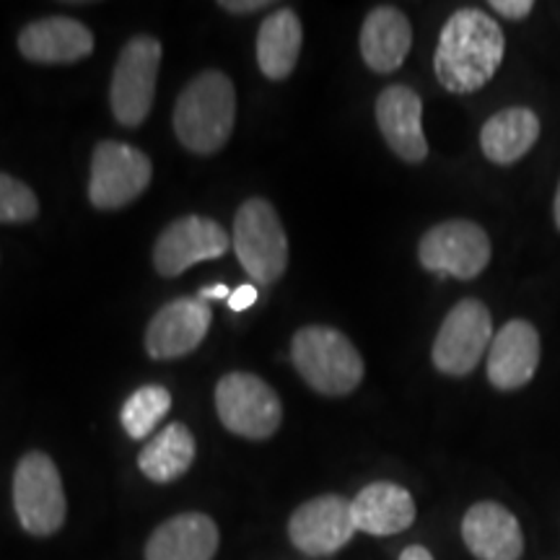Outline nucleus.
Wrapping results in <instances>:
<instances>
[{
    "label": "nucleus",
    "instance_id": "f257e3e1",
    "mask_svg": "<svg viewBox=\"0 0 560 560\" xmlns=\"http://www.w3.org/2000/svg\"><path fill=\"white\" fill-rule=\"evenodd\" d=\"M506 39L493 16L478 9H462L450 16L439 37L433 70L452 94H475L501 68Z\"/></svg>",
    "mask_w": 560,
    "mask_h": 560
},
{
    "label": "nucleus",
    "instance_id": "f03ea898",
    "mask_svg": "<svg viewBox=\"0 0 560 560\" xmlns=\"http://www.w3.org/2000/svg\"><path fill=\"white\" fill-rule=\"evenodd\" d=\"M236 91L221 70H206L187 83L174 107V132L187 151L210 156L234 130Z\"/></svg>",
    "mask_w": 560,
    "mask_h": 560
},
{
    "label": "nucleus",
    "instance_id": "7ed1b4c3",
    "mask_svg": "<svg viewBox=\"0 0 560 560\" xmlns=\"http://www.w3.org/2000/svg\"><path fill=\"white\" fill-rule=\"evenodd\" d=\"M293 366L314 392L327 397L350 395L363 382V359L335 327H301L291 342Z\"/></svg>",
    "mask_w": 560,
    "mask_h": 560
},
{
    "label": "nucleus",
    "instance_id": "20e7f679",
    "mask_svg": "<svg viewBox=\"0 0 560 560\" xmlns=\"http://www.w3.org/2000/svg\"><path fill=\"white\" fill-rule=\"evenodd\" d=\"M13 509L26 535L50 537L66 524L68 501L58 465L45 452H26L13 472Z\"/></svg>",
    "mask_w": 560,
    "mask_h": 560
},
{
    "label": "nucleus",
    "instance_id": "39448f33",
    "mask_svg": "<svg viewBox=\"0 0 560 560\" xmlns=\"http://www.w3.org/2000/svg\"><path fill=\"white\" fill-rule=\"evenodd\" d=\"M234 244L242 268L257 283H276L289 268V240L278 210L268 200L252 198L242 202L234 219Z\"/></svg>",
    "mask_w": 560,
    "mask_h": 560
},
{
    "label": "nucleus",
    "instance_id": "423d86ee",
    "mask_svg": "<svg viewBox=\"0 0 560 560\" xmlns=\"http://www.w3.org/2000/svg\"><path fill=\"white\" fill-rule=\"evenodd\" d=\"M215 410L231 433L252 441L270 439L283 420L276 389L247 371H231L215 384Z\"/></svg>",
    "mask_w": 560,
    "mask_h": 560
},
{
    "label": "nucleus",
    "instance_id": "0eeeda50",
    "mask_svg": "<svg viewBox=\"0 0 560 560\" xmlns=\"http://www.w3.org/2000/svg\"><path fill=\"white\" fill-rule=\"evenodd\" d=\"M161 66V42L151 34L132 37L122 47L117 58L115 73H112L109 104L115 120L125 128H138L145 122L156 96Z\"/></svg>",
    "mask_w": 560,
    "mask_h": 560
},
{
    "label": "nucleus",
    "instance_id": "6e6552de",
    "mask_svg": "<svg viewBox=\"0 0 560 560\" xmlns=\"http://www.w3.org/2000/svg\"><path fill=\"white\" fill-rule=\"evenodd\" d=\"M490 255L493 247L486 229L465 219L439 223L418 244V260L425 270L457 280L478 278L488 268Z\"/></svg>",
    "mask_w": 560,
    "mask_h": 560
},
{
    "label": "nucleus",
    "instance_id": "1a4fd4ad",
    "mask_svg": "<svg viewBox=\"0 0 560 560\" xmlns=\"http://www.w3.org/2000/svg\"><path fill=\"white\" fill-rule=\"evenodd\" d=\"M493 342V319L488 306L478 299H465L441 322L433 340L431 359L441 374L467 376L488 353Z\"/></svg>",
    "mask_w": 560,
    "mask_h": 560
},
{
    "label": "nucleus",
    "instance_id": "9d476101",
    "mask_svg": "<svg viewBox=\"0 0 560 560\" xmlns=\"http://www.w3.org/2000/svg\"><path fill=\"white\" fill-rule=\"evenodd\" d=\"M153 166L143 151L120 140H104L91 159L89 200L100 210L130 206L151 185Z\"/></svg>",
    "mask_w": 560,
    "mask_h": 560
},
{
    "label": "nucleus",
    "instance_id": "9b49d317",
    "mask_svg": "<svg viewBox=\"0 0 560 560\" xmlns=\"http://www.w3.org/2000/svg\"><path fill=\"white\" fill-rule=\"evenodd\" d=\"M229 234L219 221L206 215H185L161 231L153 244V268L159 276L177 278L198 262L219 260L229 249Z\"/></svg>",
    "mask_w": 560,
    "mask_h": 560
},
{
    "label": "nucleus",
    "instance_id": "f8f14e48",
    "mask_svg": "<svg viewBox=\"0 0 560 560\" xmlns=\"http://www.w3.org/2000/svg\"><path fill=\"white\" fill-rule=\"evenodd\" d=\"M350 501L338 493L317 495V499L301 503L289 520V537L293 548L304 556L322 558L332 556L346 548L355 535Z\"/></svg>",
    "mask_w": 560,
    "mask_h": 560
},
{
    "label": "nucleus",
    "instance_id": "ddd939ff",
    "mask_svg": "<svg viewBox=\"0 0 560 560\" xmlns=\"http://www.w3.org/2000/svg\"><path fill=\"white\" fill-rule=\"evenodd\" d=\"M210 319L208 301L202 299H177L164 304L153 314L145 330V350L151 359L172 361L192 353L206 340Z\"/></svg>",
    "mask_w": 560,
    "mask_h": 560
},
{
    "label": "nucleus",
    "instance_id": "4468645a",
    "mask_svg": "<svg viewBox=\"0 0 560 560\" xmlns=\"http://www.w3.org/2000/svg\"><path fill=\"white\" fill-rule=\"evenodd\" d=\"M488 380L495 389L527 387L540 366V335L527 319H511L493 335L488 348Z\"/></svg>",
    "mask_w": 560,
    "mask_h": 560
},
{
    "label": "nucleus",
    "instance_id": "2eb2a0df",
    "mask_svg": "<svg viewBox=\"0 0 560 560\" xmlns=\"http://www.w3.org/2000/svg\"><path fill=\"white\" fill-rule=\"evenodd\" d=\"M376 125L392 151L408 164H420L429 156L423 136V102L408 86H387L376 100Z\"/></svg>",
    "mask_w": 560,
    "mask_h": 560
},
{
    "label": "nucleus",
    "instance_id": "dca6fc26",
    "mask_svg": "<svg viewBox=\"0 0 560 560\" xmlns=\"http://www.w3.org/2000/svg\"><path fill=\"white\" fill-rule=\"evenodd\" d=\"M462 540L478 560H522L524 556L520 520L495 501H480L467 509Z\"/></svg>",
    "mask_w": 560,
    "mask_h": 560
},
{
    "label": "nucleus",
    "instance_id": "f3484780",
    "mask_svg": "<svg viewBox=\"0 0 560 560\" xmlns=\"http://www.w3.org/2000/svg\"><path fill=\"white\" fill-rule=\"evenodd\" d=\"M19 52L42 66H68L94 52V34L70 16H47L21 30Z\"/></svg>",
    "mask_w": 560,
    "mask_h": 560
},
{
    "label": "nucleus",
    "instance_id": "a211bd4d",
    "mask_svg": "<svg viewBox=\"0 0 560 560\" xmlns=\"http://www.w3.org/2000/svg\"><path fill=\"white\" fill-rule=\"evenodd\" d=\"M219 540V527L208 514L187 511L153 529L145 560H213Z\"/></svg>",
    "mask_w": 560,
    "mask_h": 560
},
{
    "label": "nucleus",
    "instance_id": "6ab92c4d",
    "mask_svg": "<svg viewBox=\"0 0 560 560\" xmlns=\"http://www.w3.org/2000/svg\"><path fill=\"white\" fill-rule=\"evenodd\" d=\"M350 514L359 532L374 537L400 535L416 522V501L410 490L397 482H371L350 501Z\"/></svg>",
    "mask_w": 560,
    "mask_h": 560
},
{
    "label": "nucleus",
    "instance_id": "aec40b11",
    "mask_svg": "<svg viewBox=\"0 0 560 560\" xmlns=\"http://www.w3.org/2000/svg\"><path fill=\"white\" fill-rule=\"evenodd\" d=\"M412 47V26L395 5H380L361 26V55L374 73H392L408 58Z\"/></svg>",
    "mask_w": 560,
    "mask_h": 560
},
{
    "label": "nucleus",
    "instance_id": "412c9836",
    "mask_svg": "<svg viewBox=\"0 0 560 560\" xmlns=\"http://www.w3.org/2000/svg\"><path fill=\"white\" fill-rule=\"evenodd\" d=\"M537 138H540V117L527 107H509L482 125L480 149L488 161L509 166L527 156Z\"/></svg>",
    "mask_w": 560,
    "mask_h": 560
},
{
    "label": "nucleus",
    "instance_id": "4be33fe9",
    "mask_svg": "<svg viewBox=\"0 0 560 560\" xmlns=\"http://www.w3.org/2000/svg\"><path fill=\"white\" fill-rule=\"evenodd\" d=\"M304 26L296 11L278 9L262 21L257 32V62L270 81H285L299 62Z\"/></svg>",
    "mask_w": 560,
    "mask_h": 560
},
{
    "label": "nucleus",
    "instance_id": "5701e85b",
    "mask_svg": "<svg viewBox=\"0 0 560 560\" xmlns=\"http://www.w3.org/2000/svg\"><path fill=\"white\" fill-rule=\"evenodd\" d=\"M195 452L198 444L192 431L185 423H172L143 446V452L138 454V470L159 486H170L190 470Z\"/></svg>",
    "mask_w": 560,
    "mask_h": 560
},
{
    "label": "nucleus",
    "instance_id": "b1692460",
    "mask_svg": "<svg viewBox=\"0 0 560 560\" xmlns=\"http://www.w3.org/2000/svg\"><path fill=\"white\" fill-rule=\"evenodd\" d=\"M172 408V395L170 389H164L161 384H149V387H140L138 392L125 400L120 410L122 429L130 439H145L156 431V425L164 420L166 412Z\"/></svg>",
    "mask_w": 560,
    "mask_h": 560
},
{
    "label": "nucleus",
    "instance_id": "393cba45",
    "mask_svg": "<svg viewBox=\"0 0 560 560\" xmlns=\"http://www.w3.org/2000/svg\"><path fill=\"white\" fill-rule=\"evenodd\" d=\"M37 213L39 200L32 187L0 172V223H30Z\"/></svg>",
    "mask_w": 560,
    "mask_h": 560
},
{
    "label": "nucleus",
    "instance_id": "a878e982",
    "mask_svg": "<svg viewBox=\"0 0 560 560\" xmlns=\"http://www.w3.org/2000/svg\"><path fill=\"white\" fill-rule=\"evenodd\" d=\"M490 9L509 21H522L535 11V3H532V0H493Z\"/></svg>",
    "mask_w": 560,
    "mask_h": 560
},
{
    "label": "nucleus",
    "instance_id": "bb28decb",
    "mask_svg": "<svg viewBox=\"0 0 560 560\" xmlns=\"http://www.w3.org/2000/svg\"><path fill=\"white\" fill-rule=\"evenodd\" d=\"M255 304H257V289H255V285L244 283V285H240V289L231 291V296H229V310L231 312H247Z\"/></svg>",
    "mask_w": 560,
    "mask_h": 560
},
{
    "label": "nucleus",
    "instance_id": "cd10ccee",
    "mask_svg": "<svg viewBox=\"0 0 560 560\" xmlns=\"http://www.w3.org/2000/svg\"><path fill=\"white\" fill-rule=\"evenodd\" d=\"M268 0H223L221 9L231 11V13H252V11H260L268 9Z\"/></svg>",
    "mask_w": 560,
    "mask_h": 560
},
{
    "label": "nucleus",
    "instance_id": "c85d7f7f",
    "mask_svg": "<svg viewBox=\"0 0 560 560\" xmlns=\"http://www.w3.org/2000/svg\"><path fill=\"white\" fill-rule=\"evenodd\" d=\"M229 296H231V291L226 289V285L215 283V285H206V289H200V296L198 299H202V301H221V299H226L229 301Z\"/></svg>",
    "mask_w": 560,
    "mask_h": 560
},
{
    "label": "nucleus",
    "instance_id": "c756f323",
    "mask_svg": "<svg viewBox=\"0 0 560 560\" xmlns=\"http://www.w3.org/2000/svg\"><path fill=\"white\" fill-rule=\"evenodd\" d=\"M400 560H433V556L423 548V545H410V548H405L400 552Z\"/></svg>",
    "mask_w": 560,
    "mask_h": 560
},
{
    "label": "nucleus",
    "instance_id": "7c9ffc66",
    "mask_svg": "<svg viewBox=\"0 0 560 560\" xmlns=\"http://www.w3.org/2000/svg\"><path fill=\"white\" fill-rule=\"evenodd\" d=\"M552 215H556V226L560 231V182H558V190H556V202H552Z\"/></svg>",
    "mask_w": 560,
    "mask_h": 560
}]
</instances>
